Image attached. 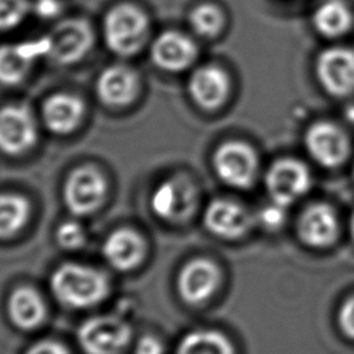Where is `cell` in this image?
<instances>
[{
	"mask_svg": "<svg viewBox=\"0 0 354 354\" xmlns=\"http://www.w3.org/2000/svg\"><path fill=\"white\" fill-rule=\"evenodd\" d=\"M134 354H163V347L156 337L144 336L137 342Z\"/></svg>",
	"mask_w": 354,
	"mask_h": 354,
	"instance_id": "31",
	"label": "cell"
},
{
	"mask_svg": "<svg viewBox=\"0 0 354 354\" xmlns=\"http://www.w3.org/2000/svg\"><path fill=\"white\" fill-rule=\"evenodd\" d=\"M8 314L15 326L29 330L43 322L46 307L35 289L21 286L15 289L8 299Z\"/></svg>",
	"mask_w": 354,
	"mask_h": 354,
	"instance_id": "21",
	"label": "cell"
},
{
	"mask_svg": "<svg viewBox=\"0 0 354 354\" xmlns=\"http://www.w3.org/2000/svg\"><path fill=\"white\" fill-rule=\"evenodd\" d=\"M83 227L76 221H65L57 230V241L64 249H77L84 243Z\"/></svg>",
	"mask_w": 354,
	"mask_h": 354,
	"instance_id": "27",
	"label": "cell"
},
{
	"mask_svg": "<svg viewBox=\"0 0 354 354\" xmlns=\"http://www.w3.org/2000/svg\"><path fill=\"white\" fill-rule=\"evenodd\" d=\"M266 184L272 202L286 207L308 191L311 180L307 167L301 162L282 159L271 166Z\"/></svg>",
	"mask_w": 354,
	"mask_h": 354,
	"instance_id": "9",
	"label": "cell"
},
{
	"mask_svg": "<svg viewBox=\"0 0 354 354\" xmlns=\"http://www.w3.org/2000/svg\"><path fill=\"white\" fill-rule=\"evenodd\" d=\"M206 228L214 235L225 239H236L245 235L252 224L248 210L230 199H214L203 214Z\"/></svg>",
	"mask_w": 354,
	"mask_h": 354,
	"instance_id": "14",
	"label": "cell"
},
{
	"mask_svg": "<svg viewBox=\"0 0 354 354\" xmlns=\"http://www.w3.org/2000/svg\"><path fill=\"white\" fill-rule=\"evenodd\" d=\"M213 169L217 177L234 188L252 185L257 171V158L253 149L242 141H227L213 155Z\"/></svg>",
	"mask_w": 354,
	"mask_h": 354,
	"instance_id": "5",
	"label": "cell"
},
{
	"mask_svg": "<svg viewBox=\"0 0 354 354\" xmlns=\"http://www.w3.org/2000/svg\"><path fill=\"white\" fill-rule=\"evenodd\" d=\"M102 254L108 264L119 271L133 270L144 257V242L131 230L120 228L109 234L102 245Z\"/></svg>",
	"mask_w": 354,
	"mask_h": 354,
	"instance_id": "20",
	"label": "cell"
},
{
	"mask_svg": "<svg viewBox=\"0 0 354 354\" xmlns=\"http://www.w3.org/2000/svg\"><path fill=\"white\" fill-rule=\"evenodd\" d=\"M191 98L205 109L223 105L230 93L228 75L216 65H205L192 72L188 80Z\"/></svg>",
	"mask_w": 354,
	"mask_h": 354,
	"instance_id": "15",
	"label": "cell"
},
{
	"mask_svg": "<svg viewBox=\"0 0 354 354\" xmlns=\"http://www.w3.org/2000/svg\"><path fill=\"white\" fill-rule=\"evenodd\" d=\"M25 354H69V351L61 343L43 340L33 344Z\"/></svg>",
	"mask_w": 354,
	"mask_h": 354,
	"instance_id": "30",
	"label": "cell"
},
{
	"mask_svg": "<svg viewBox=\"0 0 354 354\" xmlns=\"http://www.w3.org/2000/svg\"><path fill=\"white\" fill-rule=\"evenodd\" d=\"M313 24L326 37H337L346 33L353 24V14L342 0H326L314 12Z\"/></svg>",
	"mask_w": 354,
	"mask_h": 354,
	"instance_id": "22",
	"label": "cell"
},
{
	"mask_svg": "<svg viewBox=\"0 0 354 354\" xmlns=\"http://www.w3.org/2000/svg\"><path fill=\"white\" fill-rule=\"evenodd\" d=\"M220 283V271L216 264L205 259H195L187 263L177 281V288L188 304L206 301Z\"/></svg>",
	"mask_w": 354,
	"mask_h": 354,
	"instance_id": "13",
	"label": "cell"
},
{
	"mask_svg": "<svg viewBox=\"0 0 354 354\" xmlns=\"http://www.w3.org/2000/svg\"><path fill=\"white\" fill-rule=\"evenodd\" d=\"M84 104L73 94L57 93L50 95L41 106V118L46 127L54 134H69L82 122Z\"/></svg>",
	"mask_w": 354,
	"mask_h": 354,
	"instance_id": "17",
	"label": "cell"
},
{
	"mask_svg": "<svg viewBox=\"0 0 354 354\" xmlns=\"http://www.w3.org/2000/svg\"><path fill=\"white\" fill-rule=\"evenodd\" d=\"M36 10L39 11L40 15L50 17V15H54L58 12L59 3H58V0H37Z\"/></svg>",
	"mask_w": 354,
	"mask_h": 354,
	"instance_id": "32",
	"label": "cell"
},
{
	"mask_svg": "<svg viewBox=\"0 0 354 354\" xmlns=\"http://www.w3.org/2000/svg\"><path fill=\"white\" fill-rule=\"evenodd\" d=\"M138 90V79L134 71L123 65H112L104 69L95 83L98 100L108 106H124L130 104Z\"/></svg>",
	"mask_w": 354,
	"mask_h": 354,
	"instance_id": "16",
	"label": "cell"
},
{
	"mask_svg": "<svg viewBox=\"0 0 354 354\" xmlns=\"http://www.w3.org/2000/svg\"><path fill=\"white\" fill-rule=\"evenodd\" d=\"M37 138V127L32 112L21 104L0 108V151L21 155L30 149Z\"/></svg>",
	"mask_w": 354,
	"mask_h": 354,
	"instance_id": "8",
	"label": "cell"
},
{
	"mask_svg": "<svg viewBox=\"0 0 354 354\" xmlns=\"http://www.w3.org/2000/svg\"><path fill=\"white\" fill-rule=\"evenodd\" d=\"M130 336V326L112 315L93 317L77 330L79 344L87 354H119L127 346Z\"/></svg>",
	"mask_w": 354,
	"mask_h": 354,
	"instance_id": "4",
	"label": "cell"
},
{
	"mask_svg": "<svg viewBox=\"0 0 354 354\" xmlns=\"http://www.w3.org/2000/svg\"><path fill=\"white\" fill-rule=\"evenodd\" d=\"M339 325L346 336L354 339V296L348 297L340 307Z\"/></svg>",
	"mask_w": 354,
	"mask_h": 354,
	"instance_id": "29",
	"label": "cell"
},
{
	"mask_svg": "<svg viewBox=\"0 0 354 354\" xmlns=\"http://www.w3.org/2000/svg\"><path fill=\"white\" fill-rule=\"evenodd\" d=\"M176 354H234V347L221 332L198 329L181 339Z\"/></svg>",
	"mask_w": 354,
	"mask_h": 354,
	"instance_id": "23",
	"label": "cell"
},
{
	"mask_svg": "<svg viewBox=\"0 0 354 354\" xmlns=\"http://www.w3.org/2000/svg\"><path fill=\"white\" fill-rule=\"evenodd\" d=\"M317 75L332 95L344 97L354 93V51L344 47L325 50L318 57Z\"/></svg>",
	"mask_w": 354,
	"mask_h": 354,
	"instance_id": "10",
	"label": "cell"
},
{
	"mask_svg": "<svg viewBox=\"0 0 354 354\" xmlns=\"http://www.w3.org/2000/svg\"><path fill=\"white\" fill-rule=\"evenodd\" d=\"M153 64L166 72H181L188 69L196 58L195 43L181 32H162L151 44Z\"/></svg>",
	"mask_w": 354,
	"mask_h": 354,
	"instance_id": "12",
	"label": "cell"
},
{
	"mask_svg": "<svg viewBox=\"0 0 354 354\" xmlns=\"http://www.w3.org/2000/svg\"><path fill=\"white\" fill-rule=\"evenodd\" d=\"M149 32L147 15L136 6L119 4L111 8L102 24L106 47L116 55L131 57L145 44Z\"/></svg>",
	"mask_w": 354,
	"mask_h": 354,
	"instance_id": "2",
	"label": "cell"
},
{
	"mask_svg": "<svg viewBox=\"0 0 354 354\" xmlns=\"http://www.w3.org/2000/svg\"><path fill=\"white\" fill-rule=\"evenodd\" d=\"M50 288L62 304L72 308H87L106 297L109 282L102 272L93 267L66 263L53 272Z\"/></svg>",
	"mask_w": 354,
	"mask_h": 354,
	"instance_id": "1",
	"label": "cell"
},
{
	"mask_svg": "<svg viewBox=\"0 0 354 354\" xmlns=\"http://www.w3.org/2000/svg\"><path fill=\"white\" fill-rule=\"evenodd\" d=\"M350 230H351V235L354 238V214L351 216V220H350Z\"/></svg>",
	"mask_w": 354,
	"mask_h": 354,
	"instance_id": "34",
	"label": "cell"
},
{
	"mask_svg": "<svg viewBox=\"0 0 354 354\" xmlns=\"http://www.w3.org/2000/svg\"><path fill=\"white\" fill-rule=\"evenodd\" d=\"M28 11V0H0V30H10L21 25Z\"/></svg>",
	"mask_w": 354,
	"mask_h": 354,
	"instance_id": "26",
	"label": "cell"
},
{
	"mask_svg": "<svg viewBox=\"0 0 354 354\" xmlns=\"http://www.w3.org/2000/svg\"><path fill=\"white\" fill-rule=\"evenodd\" d=\"M106 194L104 176L91 166L75 169L64 185V202L76 216H87L95 212Z\"/></svg>",
	"mask_w": 354,
	"mask_h": 354,
	"instance_id": "6",
	"label": "cell"
},
{
	"mask_svg": "<svg viewBox=\"0 0 354 354\" xmlns=\"http://www.w3.org/2000/svg\"><path fill=\"white\" fill-rule=\"evenodd\" d=\"M259 221L267 230H278L285 221V206L272 202L259 213Z\"/></svg>",
	"mask_w": 354,
	"mask_h": 354,
	"instance_id": "28",
	"label": "cell"
},
{
	"mask_svg": "<svg viewBox=\"0 0 354 354\" xmlns=\"http://www.w3.org/2000/svg\"><path fill=\"white\" fill-rule=\"evenodd\" d=\"M308 153L322 166H339L348 155L350 142L344 131L333 123L313 124L306 134Z\"/></svg>",
	"mask_w": 354,
	"mask_h": 354,
	"instance_id": "11",
	"label": "cell"
},
{
	"mask_svg": "<svg viewBox=\"0 0 354 354\" xmlns=\"http://www.w3.org/2000/svg\"><path fill=\"white\" fill-rule=\"evenodd\" d=\"M43 40L46 55L53 62L69 65L87 55L94 37L87 21L82 18H68L59 21Z\"/></svg>",
	"mask_w": 354,
	"mask_h": 354,
	"instance_id": "3",
	"label": "cell"
},
{
	"mask_svg": "<svg viewBox=\"0 0 354 354\" xmlns=\"http://www.w3.org/2000/svg\"><path fill=\"white\" fill-rule=\"evenodd\" d=\"M196 206V189L184 177L162 181L151 195L152 212L162 220L181 221L189 217Z\"/></svg>",
	"mask_w": 354,
	"mask_h": 354,
	"instance_id": "7",
	"label": "cell"
},
{
	"mask_svg": "<svg viewBox=\"0 0 354 354\" xmlns=\"http://www.w3.org/2000/svg\"><path fill=\"white\" fill-rule=\"evenodd\" d=\"M297 232L301 241L314 248L330 245L337 235V218L328 205H313L299 220Z\"/></svg>",
	"mask_w": 354,
	"mask_h": 354,
	"instance_id": "18",
	"label": "cell"
},
{
	"mask_svg": "<svg viewBox=\"0 0 354 354\" xmlns=\"http://www.w3.org/2000/svg\"><path fill=\"white\" fill-rule=\"evenodd\" d=\"M46 54L44 40L25 44L0 46V84L15 86L21 83L32 68L35 58Z\"/></svg>",
	"mask_w": 354,
	"mask_h": 354,
	"instance_id": "19",
	"label": "cell"
},
{
	"mask_svg": "<svg viewBox=\"0 0 354 354\" xmlns=\"http://www.w3.org/2000/svg\"><path fill=\"white\" fill-rule=\"evenodd\" d=\"M29 202L17 194H0V238L17 234L29 217Z\"/></svg>",
	"mask_w": 354,
	"mask_h": 354,
	"instance_id": "24",
	"label": "cell"
},
{
	"mask_svg": "<svg viewBox=\"0 0 354 354\" xmlns=\"http://www.w3.org/2000/svg\"><path fill=\"white\" fill-rule=\"evenodd\" d=\"M188 21L194 32L199 36L214 37L223 29L224 15L221 10L213 4H201L189 12Z\"/></svg>",
	"mask_w": 354,
	"mask_h": 354,
	"instance_id": "25",
	"label": "cell"
},
{
	"mask_svg": "<svg viewBox=\"0 0 354 354\" xmlns=\"http://www.w3.org/2000/svg\"><path fill=\"white\" fill-rule=\"evenodd\" d=\"M346 118L354 126V104L346 109Z\"/></svg>",
	"mask_w": 354,
	"mask_h": 354,
	"instance_id": "33",
	"label": "cell"
}]
</instances>
